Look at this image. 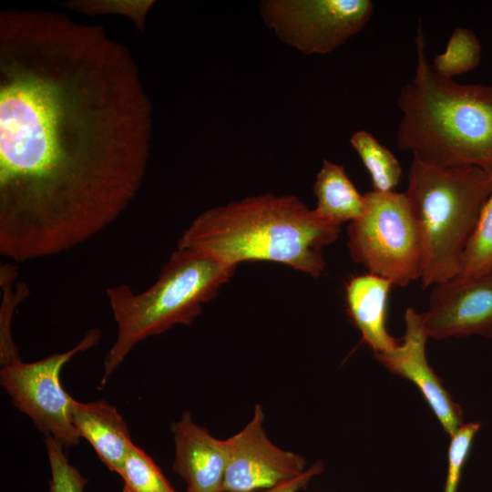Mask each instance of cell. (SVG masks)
Segmentation results:
<instances>
[{
	"label": "cell",
	"mask_w": 492,
	"mask_h": 492,
	"mask_svg": "<svg viewBox=\"0 0 492 492\" xmlns=\"http://www.w3.org/2000/svg\"><path fill=\"white\" fill-rule=\"evenodd\" d=\"M480 428L479 423H468L450 436L447 452V474L444 492H457L463 466L466 461L473 439Z\"/></svg>",
	"instance_id": "22"
},
{
	"label": "cell",
	"mask_w": 492,
	"mask_h": 492,
	"mask_svg": "<svg viewBox=\"0 0 492 492\" xmlns=\"http://www.w3.org/2000/svg\"><path fill=\"white\" fill-rule=\"evenodd\" d=\"M340 232L341 226L297 197L265 193L206 210L182 232L177 248L236 267L243 261L282 263L318 278L325 269L323 249Z\"/></svg>",
	"instance_id": "2"
},
{
	"label": "cell",
	"mask_w": 492,
	"mask_h": 492,
	"mask_svg": "<svg viewBox=\"0 0 492 492\" xmlns=\"http://www.w3.org/2000/svg\"><path fill=\"white\" fill-rule=\"evenodd\" d=\"M417 65L402 87L397 146L414 159L440 167L492 169V85L461 84L439 77L425 56L421 25Z\"/></svg>",
	"instance_id": "3"
},
{
	"label": "cell",
	"mask_w": 492,
	"mask_h": 492,
	"mask_svg": "<svg viewBox=\"0 0 492 492\" xmlns=\"http://www.w3.org/2000/svg\"><path fill=\"white\" fill-rule=\"evenodd\" d=\"M323 470L322 462H316L308 467L302 474L293 478L282 481L272 487L256 492H299L307 487L314 476L319 475Z\"/></svg>",
	"instance_id": "24"
},
{
	"label": "cell",
	"mask_w": 492,
	"mask_h": 492,
	"mask_svg": "<svg viewBox=\"0 0 492 492\" xmlns=\"http://www.w3.org/2000/svg\"><path fill=\"white\" fill-rule=\"evenodd\" d=\"M72 423L99 459L112 472L118 473L133 445L128 425L115 406L105 400L88 403L74 401Z\"/></svg>",
	"instance_id": "14"
},
{
	"label": "cell",
	"mask_w": 492,
	"mask_h": 492,
	"mask_svg": "<svg viewBox=\"0 0 492 492\" xmlns=\"http://www.w3.org/2000/svg\"><path fill=\"white\" fill-rule=\"evenodd\" d=\"M316 197L314 210L326 221L341 226L357 220L365 206L361 194L343 167L324 159L313 184Z\"/></svg>",
	"instance_id": "15"
},
{
	"label": "cell",
	"mask_w": 492,
	"mask_h": 492,
	"mask_svg": "<svg viewBox=\"0 0 492 492\" xmlns=\"http://www.w3.org/2000/svg\"><path fill=\"white\" fill-rule=\"evenodd\" d=\"M482 46L477 36L466 27H456L451 34L445 52L432 60L434 71L441 77L453 79L475 69L480 63Z\"/></svg>",
	"instance_id": "18"
},
{
	"label": "cell",
	"mask_w": 492,
	"mask_h": 492,
	"mask_svg": "<svg viewBox=\"0 0 492 492\" xmlns=\"http://www.w3.org/2000/svg\"><path fill=\"white\" fill-rule=\"evenodd\" d=\"M264 413L256 405L251 421L227 438L228 464L223 492H256L302 474L305 459L274 445L264 427Z\"/></svg>",
	"instance_id": "9"
},
{
	"label": "cell",
	"mask_w": 492,
	"mask_h": 492,
	"mask_svg": "<svg viewBox=\"0 0 492 492\" xmlns=\"http://www.w3.org/2000/svg\"><path fill=\"white\" fill-rule=\"evenodd\" d=\"M97 328L90 329L73 348L41 360H21L0 370V384L12 404L26 414L45 435H50L64 447L79 443L80 436L71 418L75 401L60 382L63 366L78 353L95 346L100 340Z\"/></svg>",
	"instance_id": "7"
},
{
	"label": "cell",
	"mask_w": 492,
	"mask_h": 492,
	"mask_svg": "<svg viewBox=\"0 0 492 492\" xmlns=\"http://www.w3.org/2000/svg\"><path fill=\"white\" fill-rule=\"evenodd\" d=\"M153 2H143L137 4L134 2L129 3L127 2L126 4H101L100 2H97V4H72L74 5V8H78V10L82 12H87V13H118V14H125L128 15V17H131L136 25L142 29L143 26V19L145 17V15L147 14V11L152 5Z\"/></svg>",
	"instance_id": "23"
},
{
	"label": "cell",
	"mask_w": 492,
	"mask_h": 492,
	"mask_svg": "<svg viewBox=\"0 0 492 492\" xmlns=\"http://www.w3.org/2000/svg\"><path fill=\"white\" fill-rule=\"evenodd\" d=\"M405 323V333L398 345L374 356L391 373L417 386L444 430L452 436L464 425L462 410L427 362L425 343L429 337L422 313L408 308Z\"/></svg>",
	"instance_id": "11"
},
{
	"label": "cell",
	"mask_w": 492,
	"mask_h": 492,
	"mask_svg": "<svg viewBox=\"0 0 492 492\" xmlns=\"http://www.w3.org/2000/svg\"><path fill=\"white\" fill-rule=\"evenodd\" d=\"M490 190V177L481 168L440 167L414 159L405 193L421 234L423 289L458 275Z\"/></svg>",
	"instance_id": "5"
},
{
	"label": "cell",
	"mask_w": 492,
	"mask_h": 492,
	"mask_svg": "<svg viewBox=\"0 0 492 492\" xmlns=\"http://www.w3.org/2000/svg\"><path fill=\"white\" fill-rule=\"evenodd\" d=\"M18 268L6 262L0 266V286L3 301L0 310V363L6 365L20 361L18 348L11 333V323L15 307L29 295L24 281H18Z\"/></svg>",
	"instance_id": "17"
},
{
	"label": "cell",
	"mask_w": 492,
	"mask_h": 492,
	"mask_svg": "<svg viewBox=\"0 0 492 492\" xmlns=\"http://www.w3.org/2000/svg\"><path fill=\"white\" fill-rule=\"evenodd\" d=\"M350 143L368 170L374 191H394L402 176V168L395 155L371 133L359 129Z\"/></svg>",
	"instance_id": "16"
},
{
	"label": "cell",
	"mask_w": 492,
	"mask_h": 492,
	"mask_svg": "<svg viewBox=\"0 0 492 492\" xmlns=\"http://www.w3.org/2000/svg\"><path fill=\"white\" fill-rule=\"evenodd\" d=\"M118 474L123 479L122 492H177L152 457L135 444Z\"/></svg>",
	"instance_id": "20"
},
{
	"label": "cell",
	"mask_w": 492,
	"mask_h": 492,
	"mask_svg": "<svg viewBox=\"0 0 492 492\" xmlns=\"http://www.w3.org/2000/svg\"><path fill=\"white\" fill-rule=\"evenodd\" d=\"M422 318L429 338L481 335L492 339V271L434 285Z\"/></svg>",
	"instance_id": "10"
},
{
	"label": "cell",
	"mask_w": 492,
	"mask_h": 492,
	"mask_svg": "<svg viewBox=\"0 0 492 492\" xmlns=\"http://www.w3.org/2000/svg\"><path fill=\"white\" fill-rule=\"evenodd\" d=\"M364 200V212L347 226L353 261L395 286L420 280L421 234L405 193L372 190Z\"/></svg>",
	"instance_id": "6"
},
{
	"label": "cell",
	"mask_w": 492,
	"mask_h": 492,
	"mask_svg": "<svg viewBox=\"0 0 492 492\" xmlns=\"http://www.w3.org/2000/svg\"><path fill=\"white\" fill-rule=\"evenodd\" d=\"M175 443L173 471L187 484L186 492H223L228 443L195 424L189 412L171 425Z\"/></svg>",
	"instance_id": "12"
},
{
	"label": "cell",
	"mask_w": 492,
	"mask_h": 492,
	"mask_svg": "<svg viewBox=\"0 0 492 492\" xmlns=\"http://www.w3.org/2000/svg\"><path fill=\"white\" fill-rule=\"evenodd\" d=\"M151 105L129 50L102 26L0 13V254L58 255L128 209L149 159Z\"/></svg>",
	"instance_id": "1"
},
{
	"label": "cell",
	"mask_w": 492,
	"mask_h": 492,
	"mask_svg": "<svg viewBox=\"0 0 492 492\" xmlns=\"http://www.w3.org/2000/svg\"><path fill=\"white\" fill-rule=\"evenodd\" d=\"M235 270L205 253L177 248L155 282L142 292H134L126 283L107 287L118 333L105 356L100 387L138 343L175 325L190 324Z\"/></svg>",
	"instance_id": "4"
},
{
	"label": "cell",
	"mask_w": 492,
	"mask_h": 492,
	"mask_svg": "<svg viewBox=\"0 0 492 492\" xmlns=\"http://www.w3.org/2000/svg\"><path fill=\"white\" fill-rule=\"evenodd\" d=\"M487 172L491 181L490 194L464 252L459 273L455 279H472L492 271V169Z\"/></svg>",
	"instance_id": "19"
},
{
	"label": "cell",
	"mask_w": 492,
	"mask_h": 492,
	"mask_svg": "<svg viewBox=\"0 0 492 492\" xmlns=\"http://www.w3.org/2000/svg\"><path fill=\"white\" fill-rule=\"evenodd\" d=\"M265 25L305 55L328 54L360 32L374 12L369 0H263Z\"/></svg>",
	"instance_id": "8"
},
{
	"label": "cell",
	"mask_w": 492,
	"mask_h": 492,
	"mask_svg": "<svg viewBox=\"0 0 492 492\" xmlns=\"http://www.w3.org/2000/svg\"><path fill=\"white\" fill-rule=\"evenodd\" d=\"M45 446L51 469L49 492H84L87 479L69 464L64 446L50 435H45Z\"/></svg>",
	"instance_id": "21"
},
{
	"label": "cell",
	"mask_w": 492,
	"mask_h": 492,
	"mask_svg": "<svg viewBox=\"0 0 492 492\" xmlns=\"http://www.w3.org/2000/svg\"><path fill=\"white\" fill-rule=\"evenodd\" d=\"M392 282L367 272L353 276L345 286L347 313L374 355L395 349L399 342L386 329V307Z\"/></svg>",
	"instance_id": "13"
}]
</instances>
